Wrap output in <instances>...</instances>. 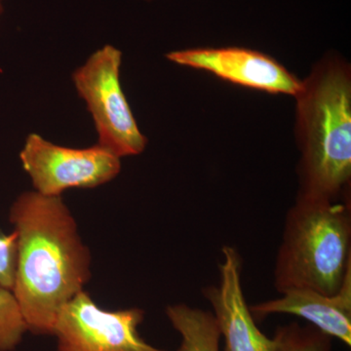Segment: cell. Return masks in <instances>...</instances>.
<instances>
[{"mask_svg": "<svg viewBox=\"0 0 351 351\" xmlns=\"http://www.w3.org/2000/svg\"><path fill=\"white\" fill-rule=\"evenodd\" d=\"M278 298L249 306L255 320L272 314L298 316L321 332L351 346V271L338 293L327 295L309 289H293Z\"/></svg>", "mask_w": 351, "mask_h": 351, "instance_id": "9c48e42d", "label": "cell"}, {"mask_svg": "<svg viewBox=\"0 0 351 351\" xmlns=\"http://www.w3.org/2000/svg\"><path fill=\"white\" fill-rule=\"evenodd\" d=\"M17 240L15 233L0 230V287L12 291L15 280Z\"/></svg>", "mask_w": 351, "mask_h": 351, "instance_id": "4fadbf2b", "label": "cell"}, {"mask_svg": "<svg viewBox=\"0 0 351 351\" xmlns=\"http://www.w3.org/2000/svg\"><path fill=\"white\" fill-rule=\"evenodd\" d=\"M20 160L34 191L46 196H61L71 189L97 188L121 170L119 157L100 145L71 149L52 144L36 133L25 138Z\"/></svg>", "mask_w": 351, "mask_h": 351, "instance_id": "5b68a950", "label": "cell"}, {"mask_svg": "<svg viewBox=\"0 0 351 351\" xmlns=\"http://www.w3.org/2000/svg\"><path fill=\"white\" fill-rule=\"evenodd\" d=\"M274 351H331L332 338L311 325L293 322L276 328Z\"/></svg>", "mask_w": 351, "mask_h": 351, "instance_id": "8fae6325", "label": "cell"}, {"mask_svg": "<svg viewBox=\"0 0 351 351\" xmlns=\"http://www.w3.org/2000/svg\"><path fill=\"white\" fill-rule=\"evenodd\" d=\"M144 318L138 307L101 308L83 290L60 311L53 331L56 351H166L141 337Z\"/></svg>", "mask_w": 351, "mask_h": 351, "instance_id": "8992f818", "label": "cell"}, {"mask_svg": "<svg viewBox=\"0 0 351 351\" xmlns=\"http://www.w3.org/2000/svg\"><path fill=\"white\" fill-rule=\"evenodd\" d=\"M218 285L202 288L203 297L212 307L225 351H274L276 339L269 338L256 324L247 304L241 282L242 258L230 245L221 248Z\"/></svg>", "mask_w": 351, "mask_h": 351, "instance_id": "ba28073f", "label": "cell"}, {"mask_svg": "<svg viewBox=\"0 0 351 351\" xmlns=\"http://www.w3.org/2000/svg\"><path fill=\"white\" fill-rule=\"evenodd\" d=\"M166 58L172 63L199 69L226 82L269 94L295 96L302 80L274 58L244 47H200L177 50Z\"/></svg>", "mask_w": 351, "mask_h": 351, "instance_id": "52a82bcc", "label": "cell"}, {"mask_svg": "<svg viewBox=\"0 0 351 351\" xmlns=\"http://www.w3.org/2000/svg\"><path fill=\"white\" fill-rule=\"evenodd\" d=\"M27 332L12 291L0 287V351H13Z\"/></svg>", "mask_w": 351, "mask_h": 351, "instance_id": "7c38bea8", "label": "cell"}, {"mask_svg": "<svg viewBox=\"0 0 351 351\" xmlns=\"http://www.w3.org/2000/svg\"><path fill=\"white\" fill-rule=\"evenodd\" d=\"M350 271V199L295 198L284 219L274 263L277 293L309 289L335 295Z\"/></svg>", "mask_w": 351, "mask_h": 351, "instance_id": "3957f363", "label": "cell"}, {"mask_svg": "<svg viewBox=\"0 0 351 351\" xmlns=\"http://www.w3.org/2000/svg\"><path fill=\"white\" fill-rule=\"evenodd\" d=\"M8 218L17 240L14 297L27 332L53 336L60 311L89 282V248L61 196L25 191Z\"/></svg>", "mask_w": 351, "mask_h": 351, "instance_id": "6da1fadb", "label": "cell"}, {"mask_svg": "<svg viewBox=\"0 0 351 351\" xmlns=\"http://www.w3.org/2000/svg\"><path fill=\"white\" fill-rule=\"evenodd\" d=\"M3 13V4H2V0H0V15Z\"/></svg>", "mask_w": 351, "mask_h": 351, "instance_id": "5bb4252c", "label": "cell"}, {"mask_svg": "<svg viewBox=\"0 0 351 351\" xmlns=\"http://www.w3.org/2000/svg\"><path fill=\"white\" fill-rule=\"evenodd\" d=\"M121 58L117 48L104 46L73 75L76 90L93 117L98 145L119 158L142 154L147 144L122 90Z\"/></svg>", "mask_w": 351, "mask_h": 351, "instance_id": "277c9868", "label": "cell"}, {"mask_svg": "<svg viewBox=\"0 0 351 351\" xmlns=\"http://www.w3.org/2000/svg\"><path fill=\"white\" fill-rule=\"evenodd\" d=\"M165 313L181 336L177 351H219L221 332L212 311L175 304L166 307Z\"/></svg>", "mask_w": 351, "mask_h": 351, "instance_id": "30bf717a", "label": "cell"}, {"mask_svg": "<svg viewBox=\"0 0 351 351\" xmlns=\"http://www.w3.org/2000/svg\"><path fill=\"white\" fill-rule=\"evenodd\" d=\"M295 98V134L300 152L297 197L350 199V64L339 55H326L302 80Z\"/></svg>", "mask_w": 351, "mask_h": 351, "instance_id": "7a4b0ae2", "label": "cell"}]
</instances>
